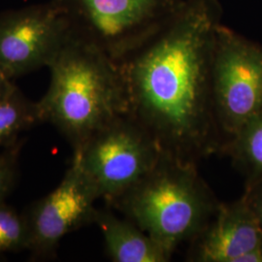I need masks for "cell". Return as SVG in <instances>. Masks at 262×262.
<instances>
[{
    "mask_svg": "<svg viewBox=\"0 0 262 262\" xmlns=\"http://www.w3.org/2000/svg\"><path fill=\"white\" fill-rule=\"evenodd\" d=\"M217 0H184L168 23L143 46L116 61L128 100V115L165 155L197 164L223 154L215 120L212 63Z\"/></svg>",
    "mask_w": 262,
    "mask_h": 262,
    "instance_id": "obj_1",
    "label": "cell"
},
{
    "mask_svg": "<svg viewBox=\"0 0 262 262\" xmlns=\"http://www.w3.org/2000/svg\"><path fill=\"white\" fill-rule=\"evenodd\" d=\"M49 68L50 86L37 102L41 118L59 131L73 155L97 131L128 114L120 67L99 48L70 33Z\"/></svg>",
    "mask_w": 262,
    "mask_h": 262,
    "instance_id": "obj_2",
    "label": "cell"
},
{
    "mask_svg": "<svg viewBox=\"0 0 262 262\" xmlns=\"http://www.w3.org/2000/svg\"><path fill=\"white\" fill-rule=\"evenodd\" d=\"M196 165L162 152L156 166L108 207L173 255L181 244L202 231L220 206Z\"/></svg>",
    "mask_w": 262,
    "mask_h": 262,
    "instance_id": "obj_3",
    "label": "cell"
},
{
    "mask_svg": "<svg viewBox=\"0 0 262 262\" xmlns=\"http://www.w3.org/2000/svg\"><path fill=\"white\" fill-rule=\"evenodd\" d=\"M76 37L120 61L172 19L184 0H51Z\"/></svg>",
    "mask_w": 262,
    "mask_h": 262,
    "instance_id": "obj_4",
    "label": "cell"
},
{
    "mask_svg": "<svg viewBox=\"0 0 262 262\" xmlns=\"http://www.w3.org/2000/svg\"><path fill=\"white\" fill-rule=\"evenodd\" d=\"M212 96L225 144L262 113V46L222 24L215 30Z\"/></svg>",
    "mask_w": 262,
    "mask_h": 262,
    "instance_id": "obj_5",
    "label": "cell"
},
{
    "mask_svg": "<svg viewBox=\"0 0 262 262\" xmlns=\"http://www.w3.org/2000/svg\"><path fill=\"white\" fill-rule=\"evenodd\" d=\"M161 155L157 142L126 114L97 131L73 159L109 206L144 178Z\"/></svg>",
    "mask_w": 262,
    "mask_h": 262,
    "instance_id": "obj_6",
    "label": "cell"
},
{
    "mask_svg": "<svg viewBox=\"0 0 262 262\" xmlns=\"http://www.w3.org/2000/svg\"><path fill=\"white\" fill-rule=\"evenodd\" d=\"M70 35L61 11L50 1L0 15V69L11 80L53 62Z\"/></svg>",
    "mask_w": 262,
    "mask_h": 262,
    "instance_id": "obj_7",
    "label": "cell"
},
{
    "mask_svg": "<svg viewBox=\"0 0 262 262\" xmlns=\"http://www.w3.org/2000/svg\"><path fill=\"white\" fill-rule=\"evenodd\" d=\"M98 199L93 182L72 158L60 184L36 201L26 215L30 238L28 252L32 257H54L66 235L94 224L97 209L94 204Z\"/></svg>",
    "mask_w": 262,
    "mask_h": 262,
    "instance_id": "obj_8",
    "label": "cell"
},
{
    "mask_svg": "<svg viewBox=\"0 0 262 262\" xmlns=\"http://www.w3.org/2000/svg\"><path fill=\"white\" fill-rule=\"evenodd\" d=\"M187 256L193 262H239L262 243V226L243 196L220 203L215 215L190 242Z\"/></svg>",
    "mask_w": 262,
    "mask_h": 262,
    "instance_id": "obj_9",
    "label": "cell"
},
{
    "mask_svg": "<svg viewBox=\"0 0 262 262\" xmlns=\"http://www.w3.org/2000/svg\"><path fill=\"white\" fill-rule=\"evenodd\" d=\"M94 224L103 235L107 255L115 262H168L172 258L161 245L130 220L120 219L106 209H96Z\"/></svg>",
    "mask_w": 262,
    "mask_h": 262,
    "instance_id": "obj_10",
    "label": "cell"
},
{
    "mask_svg": "<svg viewBox=\"0 0 262 262\" xmlns=\"http://www.w3.org/2000/svg\"><path fill=\"white\" fill-rule=\"evenodd\" d=\"M222 155L229 157L236 168L243 173L245 189L262 179V113L225 144Z\"/></svg>",
    "mask_w": 262,
    "mask_h": 262,
    "instance_id": "obj_11",
    "label": "cell"
},
{
    "mask_svg": "<svg viewBox=\"0 0 262 262\" xmlns=\"http://www.w3.org/2000/svg\"><path fill=\"white\" fill-rule=\"evenodd\" d=\"M42 122L37 102L29 100L15 85L0 101V146L15 145L21 132Z\"/></svg>",
    "mask_w": 262,
    "mask_h": 262,
    "instance_id": "obj_12",
    "label": "cell"
},
{
    "mask_svg": "<svg viewBox=\"0 0 262 262\" xmlns=\"http://www.w3.org/2000/svg\"><path fill=\"white\" fill-rule=\"evenodd\" d=\"M29 239L27 216L19 215L5 201L0 202V255L28 251Z\"/></svg>",
    "mask_w": 262,
    "mask_h": 262,
    "instance_id": "obj_13",
    "label": "cell"
},
{
    "mask_svg": "<svg viewBox=\"0 0 262 262\" xmlns=\"http://www.w3.org/2000/svg\"><path fill=\"white\" fill-rule=\"evenodd\" d=\"M20 147L19 141L0 154V202L5 201L15 186Z\"/></svg>",
    "mask_w": 262,
    "mask_h": 262,
    "instance_id": "obj_14",
    "label": "cell"
},
{
    "mask_svg": "<svg viewBox=\"0 0 262 262\" xmlns=\"http://www.w3.org/2000/svg\"><path fill=\"white\" fill-rule=\"evenodd\" d=\"M244 195L247 198L262 226V179L253 187L245 189Z\"/></svg>",
    "mask_w": 262,
    "mask_h": 262,
    "instance_id": "obj_15",
    "label": "cell"
},
{
    "mask_svg": "<svg viewBox=\"0 0 262 262\" xmlns=\"http://www.w3.org/2000/svg\"><path fill=\"white\" fill-rule=\"evenodd\" d=\"M16 84L0 69V101L6 97Z\"/></svg>",
    "mask_w": 262,
    "mask_h": 262,
    "instance_id": "obj_16",
    "label": "cell"
},
{
    "mask_svg": "<svg viewBox=\"0 0 262 262\" xmlns=\"http://www.w3.org/2000/svg\"><path fill=\"white\" fill-rule=\"evenodd\" d=\"M0 257H4V256H3V255H0Z\"/></svg>",
    "mask_w": 262,
    "mask_h": 262,
    "instance_id": "obj_17",
    "label": "cell"
}]
</instances>
